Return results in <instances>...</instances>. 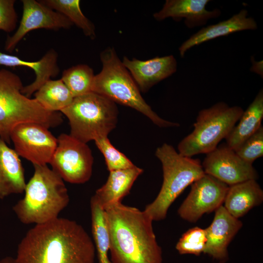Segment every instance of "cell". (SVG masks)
Masks as SVG:
<instances>
[{
    "label": "cell",
    "mask_w": 263,
    "mask_h": 263,
    "mask_svg": "<svg viewBox=\"0 0 263 263\" xmlns=\"http://www.w3.org/2000/svg\"><path fill=\"white\" fill-rule=\"evenodd\" d=\"M94 242L76 222L59 218L36 225L19 244L16 263H94Z\"/></svg>",
    "instance_id": "1"
},
{
    "label": "cell",
    "mask_w": 263,
    "mask_h": 263,
    "mask_svg": "<svg viewBox=\"0 0 263 263\" xmlns=\"http://www.w3.org/2000/svg\"><path fill=\"white\" fill-rule=\"evenodd\" d=\"M103 208L112 263H163L153 220L144 211L121 201L108 204Z\"/></svg>",
    "instance_id": "2"
},
{
    "label": "cell",
    "mask_w": 263,
    "mask_h": 263,
    "mask_svg": "<svg viewBox=\"0 0 263 263\" xmlns=\"http://www.w3.org/2000/svg\"><path fill=\"white\" fill-rule=\"evenodd\" d=\"M34 172L26 184L23 198L13 207L24 224H43L58 217L70 201L60 176L47 165H34Z\"/></svg>",
    "instance_id": "3"
},
{
    "label": "cell",
    "mask_w": 263,
    "mask_h": 263,
    "mask_svg": "<svg viewBox=\"0 0 263 263\" xmlns=\"http://www.w3.org/2000/svg\"><path fill=\"white\" fill-rule=\"evenodd\" d=\"M100 59L102 68L94 76L92 92L136 110L159 127L180 126L178 123L162 118L152 110L113 48L109 47L102 51Z\"/></svg>",
    "instance_id": "4"
},
{
    "label": "cell",
    "mask_w": 263,
    "mask_h": 263,
    "mask_svg": "<svg viewBox=\"0 0 263 263\" xmlns=\"http://www.w3.org/2000/svg\"><path fill=\"white\" fill-rule=\"evenodd\" d=\"M19 76L5 69L0 70V138L10 144V134L17 125L37 123L55 128L63 121L60 112L45 110L35 98L21 93L23 87Z\"/></svg>",
    "instance_id": "5"
},
{
    "label": "cell",
    "mask_w": 263,
    "mask_h": 263,
    "mask_svg": "<svg viewBox=\"0 0 263 263\" xmlns=\"http://www.w3.org/2000/svg\"><path fill=\"white\" fill-rule=\"evenodd\" d=\"M155 155L162 164L163 181L158 195L144 211L158 221L166 217L175 200L205 172L200 160L181 155L168 144L157 148Z\"/></svg>",
    "instance_id": "6"
},
{
    "label": "cell",
    "mask_w": 263,
    "mask_h": 263,
    "mask_svg": "<svg viewBox=\"0 0 263 263\" xmlns=\"http://www.w3.org/2000/svg\"><path fill=\"white\" fill-rule=\"evenodd\" d=\"M60 113L69 120L70 134L85 143L108 137L118 121L116 103L93 92L74 97Z\"/></svg>",
    "instance_id": "7"
},
{
    "label": "cell",
    "mask_w": 263,
    "mask_h": 263,
    "mask_svg": "<svg viewBox=\"0 0 263 263\" xmlns=\"http://www.w3.org/2000/svg\"><path fill=\"white\" fill-rule=\"evenodd\" d=\"M243 112L241 107H230L223 102L202 110L193 124V131L178 144V153L191 157L211 151L226 137Z\"/></svg>",
    "instance_id": "8"
},
{
    "label": "cell",
    "mask_w": 263,
    "mask_h": 263,
    "mask_svg": "<svg viewBox=\"0 0 263 263\" xmlns=\"http://www.w3.org/2000/svg\"><path fill=\"white\" fill-rule=\"evenodd\" d=\"M49 164L52 169L66 182L83 184L90 179L93 171L94 158L87 143L72 136L60 134Z\"/></svg>",
    "instance_id": "9"
},
{
    "label": "cell",
    "mask_w": 263,
    "mask_h": 263,
    "mask_svg": "<svg viewBox=\"0 0 263 263\" xmlns=\"http://www.w3.org/2000/svg\"><path fill=\"white\" fill-rule=\"evenodd\" d=\"M10 139L18 155L33 165L49 163L57 144V138L48 128L33 122L16 126L11 132Z\"/></svg>",
    "instance_id": "10"
},
{
    "label": "cell",
    "mask_w": 263,
    "mask_h": 263,
    "mask_svg": "<svg viewBox=\"0 0 263 263\" xmlns=\"http://www.w3.org/2000/svg\"><path fill=\"white\" fill-rule=\"evenodd\" d=\"M229 186L205 173L191 184L188 196L178 210L183 219L196 222L204 214L215 211L224 203Z\"/></svg>",
    "instance_id": "11"
},
{
    "label": "cell",
    "mask_w": 263,
    "mask_h": 263,
    "mask_svg": "<svg viewBox=\"0 0 263 263\" xmlns=\"http://www.w3.org/2000/svg\"><path fill=\"white\" fill-rule=\"evenodd\" d=\"M202 166L205 173L228 186L256 180L258 177L253 165L241 158L225 143L207 153Z\"/></svg>",
    "instance_id": "12"
},
{
    "label": "cell",
    "mask_w": 263,
    "mask_h": 263,
    "mask_svg": "<svg viewBox=\"0 0 263 263\" xmlns=\"http://www.w3.org/2000/svg\"><path fill=\"white\" fill-rule=\"evenodd\" d=\"M23 12L15 33L8 36L4 49L12 52L19 42L31 31L38 29L58 30L69 29L74 24L63 14L41 3L39 0H22Z\"/></svg>",
    "instance_id": "13"
},
{
    "label": "cell",
    "mask_w": 263,
    "mask_h": 263,
    "mask_svg": "<svg viewBox=\"0 0 263 263\" xmlns=\"http://www.w3.org/2000/svg\"><path fill=\"white\" fill-rule=\"evenodd\" d=\"M242 225L240 220L220 206L215 210L212 222L205 229L207 242L203 253L220 263L226 262L228 259L227 247Z\"/></svg>",
    "instance_id": "14"
},
{
    "label": "cell",
    "mask_w": 263,
    "mask_h": 263,
    "mask_svg": "<svg viewBox=\"0 0 263 263\" xmlns=\"http://www.w3.org/2000/svg\"><path fill=\"white\" fill-rule=\"evenodd\" d=\"M122 62L140 92L146 93L152 86L175 73L177 61L172 55L156 56L141 60L124 56Z\"/></svg>",
    "instance_id": "15"
},
{
    "label": "cell",
    "mask_w": 263,
    "mask_h": 263,
    "mask_svg": "<svg viewBox=\"0 0 263 263\" xmlns=\"http://www.w3.org/2000/svg\"><path fill=\"white\" fill-rule=\"evenodd\" d=\"M209 0H167L163 8L153 14L159 21L171 18L176 20L185 19L186 25L189 28L205 25L211 19L220 16L218 9L208 10L206 6Z\"/></svg>",
    "instance_id": "16"
},
{
    "label": "cell",
    "mask_w": 263,
    "mask_h": 263,
    "mask_svg": "<svg viewBox=\"0 0 263 263\" xmlns=\"http://www.w3.org/2000/svg\"><path fill=\"white\" fill-rule=\"evenodd\" d=\"M257 24L255 19L248 16V11L241 10L229 19L216 24L203 27L191 36L179 47L180 56L183 57L186 52L192 47L216 38L244 30H255Z\"/></svg>",
    "instance_id": "17"
},
{
    "label": "cell",
    "mask_w": 263,
    "mask_h": 263,
    "mask_svg": "<svg viewBox=\"0 0 263 263\" xmlns=\"http://www.w3.org/2000/svg\"><path fill=\"white\" fill-rule=\"evenodd\" d=\"M0 65L8 67L24 66L34 70L36 78L31 84L23 86L21 93L28 97L35 93L51 77H56L59 73L58 54L53 49L49 50L38 61H27L18 56L0 52Z\"/></svg>",
    "instance_id": "18"
},
{
    "label": "cell",
    "mask_w": 263,
    "mask_h": 263,
    "mask_svg": "<svg viewBox=\"0 0 263 263\" xmlns=\"http://www.w3.org/2000/svg\"><path fill=\"white\" fill-rule=\"evenodd\" d=\"M26 184L19 156L0 138V199L23 193Z\"/></svg>",
    "instance_id": "19"
},
{
    "label": "cell",
    "mask_w": 263,
    "mask_h": 263,
    "mask_svg": "<svg viewBox=\"0 0 263 263\" xmlns=\"http://www.w3.org/2000/svg\"><path fill=\"white\" fill-rule=\"evenodd\" d=\"M263 200V191L256 180L229 186L224 200V207L239 219Z\"/></svg>",
    "instance_id": "20"
},
{
    "label": "cell",
    "mask_w": 263,
    "mask_h": 263,
    "mask_svg": "<svg viewBox=\"0 0 263 263\" xmlns=\"http://www.w3.org/2000/svg\"><path fill=\"white\" fill-rule=\"evenodd\" d=\"M143 170L136 166L121 170L110 171L105 184L93 196L103 207L120 202L129 194L134 181Z\"/></svg>",
    "instance_id": "21"
},
{
    "label": "cell",
    "mask_w": 263,
    "mask_h": 263,
    "mask_svg": "<svg viewBox=\"0 0 263 263\" xmlns=\"http://www.w3.org/2000/svg\"><path fill=\"white\" fill-rule=\"evenodd\" d=\"M263 118V91L262 89L245 111H244L237 125L225 138L226 144L235 150L262 126Z\"/></svg>",
    "instance_id": "22"
},
{
    "label": "cell",
    "mask_w": 263,
    "mask_h": 263,
    "mask_svg": "<svg viewBox=\"0 0 263 263\" xmlns=\"http://www.w3.org/2000/svg\"><path fill=\"white\" fill-rule=\"evenodd\" d=\"M74 98L61 79L47 81L35 93V99L50 112H61L71 104Z\"/></svg>",
    "instance_id": "23"
},
{
    "label": "cell",
    "mask_w": 263,
    "mask_h": 263,
    "mask_svg": "<svg viewBox=\"0 0 263 263\" xmlns=\"http://www.w3.org/2000/svg\"><path fill=\"white\" fill-rule=\"evenodd\" d=\"M90 207L92 232L99 263H112L108 255L110 238L104 208L93 196Z\"/></svg>",
    "instance_id": "24"
},
{
    "label": "cell",
    "mask_w": 263,
    "mask_h": 263,
    "mask_svg": "<svg viewBox=\"0 0 263 263\" xmlns=\"http://www.w3.org/2000/svg\"><path fill=\"white\" fill-rule=\"evenodd\" d=\"M41 3L64 15L91 39L96 37L93 23L82 13L79 0H41Z\"/></svg>",
    "instance_id": "25"
},
{
    "label": "cell",
    "mask_w": 263,
    "mask_h": 263,
    "mask_svg": "<svg viewBox=\"0 0 263 263\" xmlns=\"http://www.w3.org/2000/svg\"><path fill=\"white\" fill-rule=\"evenodd\" d=\"M94 76L89 66L78 64L63 71L61 79L75 97L92 92Z\"/></svg>",
    "instance_id": "26"
},
{
    "label": "cell",
    "mask_w": 263,
    "mask_h": 263,
    "mask_svg": "<svg viewBox=\"0 0 263 263\" xmlns=\"http://www.w3.org/2000/svg\"><path fill=\"white\" fill-rule=\"evenodd\" d=\"M207 242L205 229L194 227L185 232L176 244L175 248L180 254L199 256L204 252Z\"/></svg>",
    "instance_id": "27"
},
{
    "label": "cell",
    "mask_w": 263,
    "mask_h": 263,
    "mask_svg": "<svg viewBox=\"0 0 263 263\" xmlns=\"http://www.w3.org/2000/svg\"><path fill=\"white\" fill-rule=\"evenodd\" d=\"M94 141L105 158L109 172L129 169L135 166L124 154L112 145L108 137H98Z\"/></svg>",
    "instance_id": "28"
},
{
    "label": "cell",
    "mask_w": 263,
    "mask_h": 263,
    "mask_svg": "<svg viewBox=\"0 0 263 263\" xmlns=\"http://www.w3.org/2000/svg\"><path fill=\"white\" fill-rule=\"evenodd\" d=\"M244 161L253 164L263 155V127L262 126L253 134L244 140L234 150Z\"/></svg>",
    "instance_id": "29"
},
{
    "label": "cell",
    "mask_w": 263,
    "mask_h": 263,
    "mask_svg": "<svg viewBox=\"0 0 263 263\" xmlns=\"http://www.w3.org/2000/svg\"><path fill=\"white\" fill-rule=\"evenodd\" d=\"M15 0H0V30L11 33L17 27L18 15Z\"/></svg>",
    "instance_id": "30"
},
{
    "label": "cell",
    "mask_w": 263,
    "mask_h": 263,
    "mask_svg": "<svg viewBox=\"0 0 263 263\" xmlns=\"http://www.w3.org/2000/svg\"><path fill=\"white\" fill-rule=\"evenodd\" d=\"M252 62L251 71L263 76V61H256L254 59L252 60Z\"/></svg>",
    "instance_id": "31"
},
{
    "label": "cell",
    "mask_w": 263,
    "mask_h": 263,
    "mask_svg": "<svg viewBox=\"0 0 263 263\" xmlns=\"http://www.w3.org/2000/svg\"><path fill=\"white\" fill-rule=\"evenodd\" d=\"M0 263H16V262L15 258L7 256L0 260Z\"/></svg>",
    "instance_id": "32"
},
{
    "label": "cell",
    "mask_w": 263,
    "mask_h": 263,
    "mask_svg": "<svg viewBox=\"0 0 263 263\" xmlns=\"http://www.w3.org/2000/svg\"></svg>",
    "instance_id": "33"
}]
</instances>
